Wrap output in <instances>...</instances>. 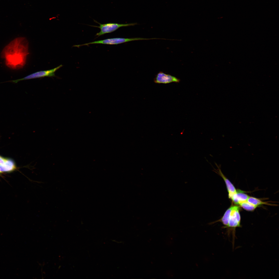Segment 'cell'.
<instances>
[{"mask_svg": "<svg viewBox=\"0 0 279 279\" xmlns=\"http://www.w3.org/2000/svg\"><path fill=\"white\" fill-rule=\"evenodd\" d=\"M28 54V42L25 38L20 37L7 45L3 50L2 55L8 67L17 69L24 66Z\"/></svg>", "mask_w": 279, "mask_h": 279, "instance_id": "obj_1", "label": "cell"}, {"mask_svg": "<svg viewBox=\"0 0 279 279\" xmlns=\"http://www.w3.org/2000/svg\"><path fill=\"white\" fill-rule=\"evenodd\" d=\"M232 206L231 211L229 216L227 224L224 228L226 229L228 236H229L231 233L232 234L233 244L234 246L236 229L237 227H241L242 226L241 224L239 207L237 205Z\"/></svg>", "mask_w": 279, "mask_h": 279, "instance_id": "obj_2", "label": "cell"}, {"mask_svg": "<svg viewBox=\"0 0 279 279\" xmlns=\"http://www.w3.org/2000/svg\"><path fill=\"white\" fill-rule=\"evenodd\" d=\"M153 38H110L96 41L94 42H90L88 43L84 44H82L75 45L74 47H79L81 46L84 45H88L90 44H105L109 45H117L119 44L131 41L140 40H145L153 39Z\"/></svg>", "mask_w": 279, "mask_h": 279, "instance_id": "obj_3", "label": "cell"}, {"mask_svg": "<svg viewBox=\"0 0 279 279\" xmlns=\"http://www.w3.org/2000/svg\"><path fill=\"white\" fill-rule=\"evenodd\" d=\"M94 21L99 25V26H89L94 27H97L100 29V31L97 33L96 36L97 37L105 34L112 32L115 31L119 28L123 27L130 26H133L137 24L136 23L126 24H119L117 23H109L104 24H101L96 21L94 20Z\"/></svg>", "mask_w": 279, "mask_h": 279, "instance_id": "obj_4", "label": "cell"}, {"mask_svg": "<svg viewBox=\"0 0 279 279\" xmlns=\"http://www.w3.org/2000/svg\"><path fill=\"white\" fill-rule=\"evenodd\" d=\"M62 66L60 65L53 69L37 72L28 75L23 78L16 80L8 81L5 82H11L16 83L19 81L25 80L40 78L45 77H52L55 76V72Z\"/></svg>", "mask_w": 279, "mask_h": 279, "instance_id": "obj_5", "label": "cell"}, {"mask_svg": "<svg viewBox=\"0 0 279 279\" xmlns=\"http://www.w3.org/2000/svg\"><path fill=\"white\" fill-rule=\"evenodd\" d=\"M179 79L170 75L167 74L160 71L155 76L154 79V82L158 84H168L173 82H179Z\"/></svg>", "mask_w": 279, "mask_h": 279, "instance_id": "obj_6", "label": "cell"}, {"mask_svg": "<svg viewBox=\"0 0 279 279\" xmlns=\"http://www.w3.org/2000/svg\"><path fill=\"white\" fill-rule=\"evenodd\" d=\"M215 164L217 167L218 168L217 169L215 168L212 166V165L211 164V165H212L213 168V171L221 176L223 179L226 186L227 191L228 193V197L229 198L234 193L236 192L237 191L234 185L226 177L222 172L221 169V165H218L215 162Z\"/></svg>", "mask_w": 279, "mask_h": 279, "instance_id": "obj_7", "label": "cell"}, {"mask_svg": "<svg viewBox=\"0 0 279 279\" xmlns=\"http://www.w3.org/2000/svg\"><path fill=\"white\" fill-rule=\"evenodd\" d=\"M248 195L244 192H238L234 193L229 199L236 204L239 205L241 203L246 201L249 197Z\"/></svg>", "mask_w": 279, "mask_h": 279, "instance_id": "obj_8", "label": "cell"}, {"mask_svg": "<svg viewBox=\"0 0 279 279\" xmlns=\"http://www.w3.org/2000/svg\"><path fill=\"white\" fill-rule=\"evenodd\" d=\"M16 168V167L13 161L12 160L7 159L4 163L0 165V173L11 172Z\"/></svg>", "mask_w": 279, "mask_h": 279, "instance_id": "obj_9", "label": "cell"}, {"mask_svg": "<svg viewBox=\"0 0 279 279\" xmlns=\"http://www.w3.org/2000/svg\"><path fill=\"white\" fill-rule=\"evenodd\" d=\"M247 201L257 207L263 204H269L266 202H263L258 199L249 196Z\"/></svg>", "mask_w": 279, "mask_h": 279, "instance_id": "obj_10", "label": "cell"}, {"mask_svg": "<svg viewBox=\"0 0 279 279\" xmlns=\"http://www.w3.org/2000/svg\"><path fill=\"white\" fill-rule=\"evenodd\" d=\"M239 205L245 210L249 211H254L257 207L247 201L241 203Z\"/></svg>", "mask_w": 279, "mask_h": 279, "instance_id": "obj_11", "label": "cell"}, {"mask_svg": "<svg viewBox=\"0 0 279 279\" xmlns=\"http://www.w3.org/2000/svg\"><path fill=\"white\" fill-rule=\"evenodd\" d=\"M7 159L0 156V165L4 163Z\"/></svg>", "mask_w": 279, "mask_h": 279, "instance_id": "obj_12", "label": "cell"}]
</instances>
